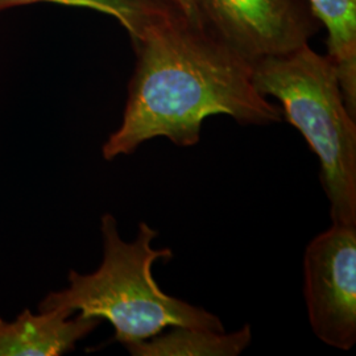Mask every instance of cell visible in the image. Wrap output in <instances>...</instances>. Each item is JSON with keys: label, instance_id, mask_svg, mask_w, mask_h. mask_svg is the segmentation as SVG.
<instances>
[{"label": "cell", "instance_id": "1", "mask_svg": "<svg viewBox=\"0 0 356 356\" xmlns=\"http://www.w3.org/2000/svg\"><path fill=\"white\" fill-rule=\"evenodd\" d=\"M132 41L136 67L122 124L103 145L107 161L156 138L193 147L213 115L256 126L282 120L281 107L254 88L252 64L176 7L153 16Z\"/></svg>", "mask_w": 356, "mask_h": 356}, {"label": "cell", "instance_id": "2", "mask_svg": "<svg viewBox=\"0 0 356 356\" xmlns=\"http://www.w3.org/2000/svg\"><path fill=\"white\" fill-rule=\"evenodd\" d=\"M103 261L94 273L69 272V286L51 292L41 301L40 312L63 309L85 317L107 319L115 339L129 344L149 339L173 326L225 331L218 316L163 292L152 275L157 260H170V248L154 250L159 232L139 223L134 242H124L116 219L104 214L101 220Z\"/></svg>", "mask_w": 356, "mask_h": 356}, {"label": "cell", "instance_id": "3", "mask_svg": "<svg viewBox=\"0 0 356 356\" xmlns=\"http://www.w3.org/2000/svg\"><path fill=\"white\" fill-rule=\"evenodd\" d=\"M252 66L254 88L281 103L282 116L317 154L331 222L356 226V118L344 103L329 56L305 44Z\"/></svg>", "mask_w": 356, "mask_h": 356}, {"label": "cell", "instance_id": "4", "mask_svg": "<svg viewBox=\"0 0 356 356\" xmlns=\"http://www.w3.org/2000/svg\"><path fill=\"white\" fill-rule=\"evenodd\" d=\"M304 294L309 323L323 343H356V226L332 223L307 244Z\"/></svg>", "mask_w": 356, "mask_h": 356}, {"label": "cell", "instance_id": "5", "mask_svg": "<svg viewBox=\"0 0 356 356\" xmlns=\"http://www.w3.org/2000/svg\"><path fill=\"white\" fill-rule=\"evenodd\" d=\"M207 31L244 60L285 56L318 31L309 0H195Z\"/></svg>", "mask_w": 356, "mask_h": 356}, {"label": "cell", "instance_id": "6", "mask_svg": "<svg viewBox=\"0 0 356 356\" xmlns=\"http://www.w3.org/2000/svg\"><path fill=\"white\" fill-rule=\"evenodd\" d=\"M63 309L33 314L24 310L13 322L0 317V356H57L74 348L101 319Z\"/></svg>", "mask_w": 356, "mask_h": 356}, {"label": "cell", "instance_id": "7", "mask_svg": "<svg viewBox=\"0 0 356 356\" xmlns=\"http://www.w3.org/2000/svg\"><path fill=\"white\" fill-rule=\"evenodd\" d=\"M252 342L250 325L234 332L173 326L149 339L126 344L134 356H238Z\"/></svg>", "mask_w": 356, "mask_h": 356}, {"label": "cell", "instance_id": "8", "mask_svg": "<svg viewBox=\"0 0 356 356\" xmlns=\"http://www.w3.org/2000/svg\"><path fill=\"white\" fill-rule=\"evenodd\" d=\"M327 29V56L337 70L344 103L356 118V0H309Z\"/></svg>", "mask_w": 356, "mask_h": 356}, {"label": "cell", "instance_id": "9", "mask_svg": "<svg viewBox=\"0 0 356 356\" xmlns=\"http://www.w3.org/2000/svg\"><path fill=\"white\" fill-rule=\"evenodd\" d=\"M32 3H56L72 7H83L110 15L127 29L131 38H138L153 16L172 6L157 0H0V13L11 7Z\"/></svg>", "mask_w": 356, "mask_h": 356}, {"label": "cell", "instance_id": "10", "mask_svg": "<svg viewBox=\"0 0 356 356\" xmlns=\"http://www.w3.org/2000/svg\"><path fill=\"white\" fill-rule=\"evenodd\" d=\"M173 3L178 11L182 13L186 19H189L191 23H194L197 26H204L201 22V17H200L195 0H173Z\"/></svg>", "mask_w": 356, "mask_h": 356}, {"label": "cell", "instance_id": "11", "mask_svg": "<svg viewBox=\"0 0 356 356\" xmlns=\"http://www.w3.org/2000/svg\"><path fill=\"white\" fill-rule=\"evenodd\" d=\"M157 1H163V3H168V4H172V6H175L173 0H157Z\"/></svg>", "mask_w": 356, "mask_h": 356}]
</instances>
